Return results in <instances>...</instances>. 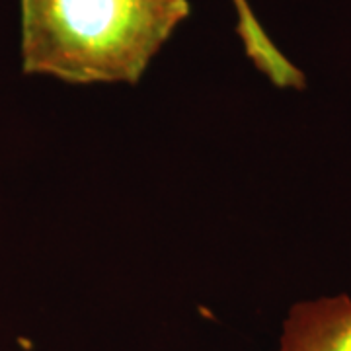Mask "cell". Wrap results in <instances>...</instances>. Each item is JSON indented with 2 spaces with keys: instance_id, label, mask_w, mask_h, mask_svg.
<instances>
[{
  "instance_id": "cell-1",
  "label": "cell",
  "mask_w": 351,
  "mask_h": 351,
  "mask_svg": "<svg viewBox=\"0 0 351 351\" xmlns=\"http://www.w3.org/2000/svg\"><path fill=\"white\" fill-rule=\"evenodd\" d=\"M189 0H20V59L27 76L66 84H137Z\"/></svg>"
},
{
  "instance_id": "cell-2",
  "label": "cell",
  "mask_w": 351,
  "mask_h": 351,
  "mask_svg": "<svg viewBox=\"0 0 351 351\" xmlns=\"http://www.w3.org/2000/svg\"><path fill=\"white\" fill-rule=\"evenodd\" d=\"M276 351H351V297L322 295L295 302Z\"/></svg>"
},
{
  "instance_id": "cell-3",
  "label": "cell",
  "mask_w": 351,
  "mask_h": 351,
  "mask_svg": "<svg viewBox=\"0 0 351 351\" xmlns=\"http://www.w3.org/2000/svg\"><path fill=\"white\" fill-rule=\"evenodd\" d=\"M237 14V34L246 57L274 86L281 90H304L306 76L274 43L254 14L248 0H230Z\"/></svg>"
}]
</instances>
